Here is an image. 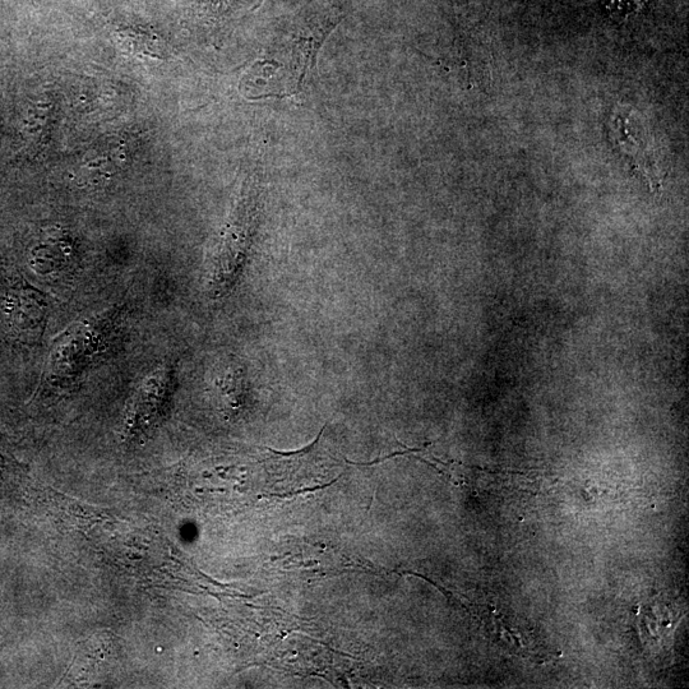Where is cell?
<instances>
[{
	"mask_svg": "<svg viewBox=\"0 0 689 689\" xmlns=\"http://www.w3.org/2000/svg\"><path fill=\"white\" fill-rule=\"evenodd\" d=\"M254 207L256 203L252 194L244 193L221 234L208 274L207 286L211 298L219 299L229 293L243 270L252 243L256 214Z\"/></svg>",
	"mask_w": 689,
	"mask_h": 689,
	"instance_id": "obj_1",
	"label": "cell"
},
{
	"mask_svg": "<svg viewBox=\"0 0 689 689\" xmlns=\"http://www.w3.org/2000/svg\"><path fill=\"white\" fill-rule=\"evenodd\" d=\"M340 21L341 15L336 9L309 4L281 27L275 46H284L286 52L290 50L291 57H294L293 66L295 64L298 68L299 87L307 72L316 67L319 48Z\"/></svg>",
	"mask_w": 689,
	"mask_h": 689,
	"instance_id": "obj_2",
	"label": "cell"
}]
</instances>
